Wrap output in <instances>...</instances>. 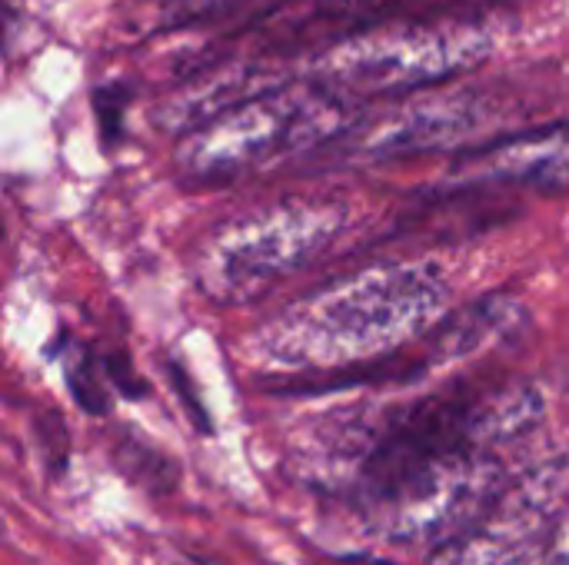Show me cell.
Masks as SVG:
<instances>
[{
  "mask_svg": "<svg viewBox=\"0 0 569 565\" xmlns=\"http://www.w3.org/2000/svg\"><path fill=\"white\" fill-rule=\"evenodd\" d=\"M540 393L527 383L473 376L400 410L360 466L363 493L383 506L427 470L467 456L493 453L537 426Z\"/></svg>",
  "mask_w": 569,
  "mask_h": 565,
  "instance_id": "obj_1",
  "label": "cell"
},
{
  "mask_svg": "<svg viewBox=\"0 0 569 565\" xmlns=\"http://www.w3.org/2000/svg\"><path fill=\"white\" fill-rule=\"evenodd\" d=\"M493 50V33L480 20H400L377 23L327 47L313 60V87L340 97H413L433 90Z\"/></svg>",
  "mask_w": 569,
  "mask_h": 565,
  "instance_id": "obj_2",
  "label": "cell"
},
{
  "mask_svg": "<svg viewBox=\"0 0 569 565\" xmlns=\"http://www.w3.org/2000/svg\"><path fill=\"white\" fill-rule=\"evenodd\" d=\"M447 296L450 286L437 266H387L317 303L307 333L330 350H343V366L370 363L423 340L443 320Z\"/></svg>",
  "mask_w": 569,
  "mask_h": 565,
  "instance_id": "obj_3",
  "label": "cell"
},
{
  "mask_svg": "<svg viewBox=\"0 0 569 565\" xmlns=\"http://www.w3.org/2000/svg\"><path fill=\"white\" fill-rule=\"evenodd\" d=\"M347 127V103L320 87L270 90L190 130L180 163L193 176H233L283 150L313 147Z\"/></svg>",
  "mask_w": 569,
  "mask_h": 565,
  "instance_id": "obj_4",
  "label": "cell"
},
{
  "mask_svg": "<svg viewBox=\"0 0 569 565\" xmlns=\"http://www.w3.org/2000/svg\"><path fill=\"white\" fill-rule=\"evenodd\" d=\"M567 496V486L553 470H543L520 486H503L477 523L437 549L433 565H530Z\"/></svg>",
  "mask_w": 569,
  "mask_h": 565,
  "instance_id": "obj_5",
  "label": "cell"
},
{
  "mask_svg": "<svg viewBox=\"0 0 569 565\" xmlns=\"http://www.w3.org/2000/svg\"><path fill=\"white\" fill-rule=\"evenodd\" d=\"M463 186H523L560 193L569 190V120L520 130L460 153L453 167Z\"/></svg>",
  "mask_w": 569,
  "mask_h": 565,
  "instance_id": "obj_6",
  "label": "cell"
},
{
  "mask_svg": "<svg viewBox=\"0 0 569 565\" xmlns=\"http://www.w3.org/2000/svg\"><path fill=\"white\" fill-rule=\"evenodd\" d=\"M477 123H480V107L467 93H440V97L413 93V100H403L400 107L377 117L363 130L360 150L377 160L427 153L460 143L470 130H477Z\"/></svg>",
  "mask_w": 569,
  "mask_h": 565,
  "instance_id": "obj_7",
  "label": "cell"
},
{
  "mask_svg": "<svg viewBox=\"0 0 569 565\" xmlns=\"http://www.w3.org/2000/svg\"><path fill=\"white\" fill-rule=\"evenodd\" d=\"M523 320V306L510 296H487L470 303L467 310L440 320L427 333V346L437 356V366H450L457 360H467L480 353L483 346H493L507 333H513Z\"/></svg>",
  "mask_w": 569,
  "mask_h": 565,
  "instance_id": "obj_8",
  "label": "cell"
},
{
  "mask_svg": "<svg viewBox=\"0 0 569 565\" xmlns=\"http://www.w3.org/2000/svg\"><path fill=\"white\" fill-rule=\"evenodd\" d=\"M63 380L67 390L73 396V403L87 413V416H107L113 406V390L100 370V360L93 350L87 346H70L63 356Z\"/></svg>",
  "mask_w": 569,
  "mask_h": 565,
  "instance_id": "obj_9",
  "label": "cell"
},
{
  "mask_svg": "<svg viewBox=\"0 0 569 565\" xmlns=\"http://www.w3.org/2000/svg\"><path fill=\"white\" fill-rule=\"evenodd\" d=\"M113 463L123 476H130L133 483L150 486L157 493H170L177 486V466L163 453L150 450L147 443H140L127 433L113 443Z\"/></svg>",
  "mask_w": 569,
  "mask_h": 565,
  "instance_id": "obj_10",
  "label": "cell"
},
{
  "mask_svg": "<svg viewBox=\"0 0 569 565\" xmlns=\"http://www.w3.org/2000/svg\"><path fill=\"white\" fill-rule=\"evenodd\" d=\"M37 440H40V453L47 460V473L53 480H60L67 473V463H70V433H67V423L57 410H47L43 416H37Z\"/></svg>",
  "mask_w": 569,
  "mask_h": 565,
  "instance_id": "obj_11",
  "label": "cell"
},
{
  "mask_svg": "<svg viewBox=\"0 0 569 565\" xmlns=\"http://www.w3.org/2000/svg\"><path fill=\"white\" fill-rule=\"evenodd\" d=\"M130 100L127 87L107 83L93 93V110H97V123H100V143L103 150H113L120 133H123V107Z\"/></svg>",
  "mask_w": 569,
  "mask_h": 565,
  "instance_id": "obj_12",
  "label": "cell"
},
{
  "mask_svg": "<svg viewBox=\"0 0 569 565\" xmlns=\"http://www.w3.org/2000/svg\"><path fill=\"white\" fill-rule=\"evenodd\" d=\"M530 565H569V496L557 509V516L550 519Z\"/></svg>",
  "mask_w": 569,
  "mask_h": 565,
  "instance_id": "obj_13",
  "label": "cell"
},
{
  "mask_svg": "<svg viewBox=\"0 0 569 565\" xmlns=\"http://www.w3.org/2000/svg\"><path fill=\"white\" fill-rule=\"evenodd\" d=\"M167 373H170V383H173V390H177V396H180V406H183L190 426H193L200 436H210V433H213V420H210V413H207V406H203V400H200L193 380L187 376V370L177 366V363H167Z\"/></svg>",
  "mask_w": 569,
  "mask_h": 565,
  "instance_id": "obj_14",
  "label": "cell"
},
{
  "mask_svg": "<svg viewBox=\"0 0 569 565\" xmlns=\"http://www.w3.org/2000/svg\"><path fill=\"white\" fill-rule=\"evenodd\" d=\"M100 360V370H103V376H107V383H110V390H117L120 396H127V400H140V396H147L150 390H147V383L140 380V373L133 370V363H130V356L127 353H103V356H97Z\"/></svg>",
  "mask_w": 569,
  "mask_h": 565,
  "instance_id": "obj_15",
  "label": "cell"
},
{
  "mask_svg": "<svg viewBox=\"0 0 569 565\" xmlns=\"http://www.w3.org/2000/svg\"><path fill=\"white\" fill-rule=\"evenodd\" d=\"M23 27V13L13 0H0V53H10L17 43V33Z\"/></svg>",
  "mask_w": 569,
  "mask_h": 565,
  "instance_id": "obj_16",
  "label": "cell"
},
{
  "mask_svg": "<svg viewBox=\"0 0 569 565\" xmlns=\"http://www.w3.org/2000/svg\"><path fill=\"white\" fill-rule=\"evenodd\" d=\"M183 565H220L213 559H200V556H183Z\"/></svg>",
  "mask_w": 569,
  "mask_h": 565,
  "instance_id": "obj_17",
  "label": "cell"
}]
</instances>
